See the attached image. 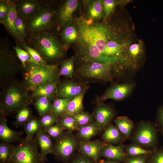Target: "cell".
<instances>
[{
  "mask_svg": "<svg viewBox=\"0 0 163 163\" xmlns=\"http://www.w3.org/2000/svg\"><path fill=\"white\" fill-rule=\"evenodd\" d=\"M78 36L75 62L79 66L97 62L110 65L113 71L124 67L127 53L133 42V29L126 22L109 18L91 23L83 16L76 18Z\"/></svg>",
  "mask_w": 163,
  "mask_h": 163,
  "instance_id": "6da1fadb",
  "label": "cell"
},
{
  "mask_svg": "<svg viewBox=\"0 0 163 163\" xmlns=\"http://www.w3.org/2000/svg\"><path fill=\"white\" fill-rule=\"evenodd\" d=\"M58 31L56 27L28 35L26 44L36 50L47 64H57L67 50Z\"/></svg>",
  "mask_w": 163,
  "mask_h": 163,
  "instance_id": "7a4b0ae2",
  "label": "cell"
},
{
  "mask_svg": "<svg viewBox=\"0 0 163 163\" xmlns=\"http://www.w3.org/2000/svg\"><path fill=\"white\" fill-rule=\"evenodd\" d=\"M29 90L24 83L13 82L2 93L0 113L5 116L12 115L32 102Z\"/></svg>",
  "mask_w": 163,
  "mask_h": 163,
  "instance_id": "3957f363",
  "label": "cell"
},
{
  "mask_svg": "<svg viewBox=\"0 0 163 163\" xmlns=\"http://www.w3.org/2000/svg\"><path fill=\"white\" fill-rule=\"evenodd\" d=\"M27 70L24 75V84L29 91L37 87L53 82L58 78L59 69L58 64H49L26 63Z\"/></svg>",
  "mask_w": 163,
  "mask_h": 163,
  "instance_id": "277c9868",
  "label": "cell"
},
{
  "mask_svg": "<svg viewBox=\"0 0 163 163\" xmlns=\"http://www.w3.org/2000/svg\"><path fill=\"white\" fill-rule=\"evenodd\" d=\"M56 7L53 1L41 0L40 7L34 16L27 20L29 34H34L56 27Z\"/></svg>",
  "mask_w": 163,
  "mask_h": 163,
  "instance_id": "5b68a950",
  "label": "cell"
},
{
  "mask_svg": "<svg viewBox=\"0 0 163 163\" xmlns=\"http://www.w3.org/2000/svg\"><path fill=\"white\" fill-rule=\"evenodd\" d=\"M159 133L155 123L140 120L135 126L129 139L132 143L153 151L158 147Z\"/></svg>",
  "mask_w": 163,
  "mask_h": 163,
  "instance_id": "8992f818",
  "label": "cell"
},
{
  "mask_svg": "<svg viewBox=\"0 0 163 163\" xmlns=\"http://www.w3.org/2000/svg\"><path fill=\"white\" fill-rule=\"evenodd\" d=\"M39 151V146L34 137L31 139H22L14 145V152L9 163H46Z\"/></svg>",
  "mask_w": 163,
  "mask_h": 163,
  "instance_id": "52a82bcc",
  "label": "cell"
},
{
  "mask_svg": "<svg viewBox=\"0 0 163 163\" xmlns=\"http://www.w3.org/2000/svg\"><path fill=\"white\" fill-rule=\"evenodd\" d=\"M79 142L72 132L65 131L60 137L54 141L52 154L58 161L67 163L79 147Z\"/></svg>",
  "mask_w": 163,
  "mask_h": 163,
  "instance_id": "ba28073f",
  "label": "cell"
},
{
  "mask_svg": "<svg viewBox=\"0 0 163 163\" xmlns=\"http://www.w3.org/2000/svg\"><path fill=\"white\" fill-rule=\"evenodd\" d=\"M10 42L7 37L1 38L0 42V72L1 79L16 73L23 68L13 52L10 48Z\"/></svg>",
  "mask_w": 163,
  "mask_h": 163,
  "instance_id": "9c48e42d",
  "label": "cell"
},
{
  "mask_svg": "<svg viewBox=\"0 0 163 163\" xmlns=\"http://www.w3.org/2000/svg\"><path fill=\"white\" fill-rule=\"evenodd\" d=\"M77 72L81 77L95 79L107 82H112L113 69L108 64L94 62L79 66Z\"/></svg>",
  "mask_w": 163,
  "mask_h": 163,
  "instance_id": "30bf717a",
  "label": "cell"
},
{
  "mask_svg": "<svg viewBox=\"0 0 163 163\" xmlns=\"http://www.w3.org/2000/svg\"><path fill=\"white\" fill-rule=\"evenodd\" d=\"M78 0H66L59 6L56 14V27L58 31L74 22L73 14L78 8Z\"/></svg>",
  "mask_w": 163,
  "mask_h": 163,
  "instance_id": "8fae6325",
  "label": "cell"
},
{
  "mask_svg": "<svg viewBox=\"0 0 163 163\" xmlns=\"http://www.w3.org/2000/svg\"><path fill=\"white\" fill-rule=\"evenodd\" d=\"M134 84L129 82L121 84H115L109 87L97 99L98 103H102L108 99L121 101L127 97L132 92Z\"/></svg>",
  "mask_w": 163,
  "mask_h": 163,
  "instance_id": "7c38bea8",
  "label": "cell"
},
{
  "mask_svg": "<svg viewBox=\"0 0 163 163\" xmlns=\"http://www.w3.org/2000/svg\"><path fill=\"white\" fill-rule=\"evenodd\" d=\"M88 88L86 83L65 80L59 83L56 97L71 100Z\"/></svg>",
  "mask_w": 163,
  "mask_h": 163,
  "instance_id": "4fadbf2b",
  "label": "cell"
},
{
  "mask_svg": "<svg viewBox=\"0 0 163 163\" xmlns=\"http://www.w3.org/2000/svg\"><path fill=\"white\" fill-rule=\"evenodd\" d=\"M116 114L113 106L102 103H98L92 114L94 121L101 131H104L111 124Z\"/></svg>",
  "mask_w": 163,
  "mask_h": 163,
  "instance_id": "5bb4252c",
  "label": "cell"
},
{
  "mask_svg": "<svg viewBox=\"0 0 163 163\" xmlns=\"http://www.w3.org/2000/svg\"><path fill=\"white\" fill-rule=\"evenodd\" d=\"M143 43L140 40L133 42L129 47L124 63V67L135 69L142 61L144 55Z\"/></svg>",
  "mask_w": 163,
  "mask_h": 163,
  "instance_id": "9a60e30c",
  "label": "cell"
},
{
  "mask_svg": "<svg viewBox=\"0 0 163 163\" xmlns=\"http://www.w3.org/2000/svg\"><path fill=\"white\" fill-rule=\"evenodd\" d=\"M85 6V16L88 21L96 23L103 20L105 14L101 0L82 1Z\"/></svg>",
  "mask_w": 163,
  "mask_h": 163,
  "instance_id": "2e32d148",
  "label": "cell"
},
{
  "mask_svg": "<svg viewBox=\"0 0 163 163\" xmlns=\"http://www.w3.org/2000/svg\"><path fill=\"white\" fill-rule=\"evenodd\" d=\"M107 143L99 139L92 141L80 142V153L90 158L95 163H98L101 151Z\"/></svg>",
  "mask_w": 163,
  "mask_h": 163,
  "instance_id": "e0dca14e",
  "label": "cell"
},
{
  "mask_svg": "<svg viewBox=\"0 0 163 163\" xmlns=\"http://www.w3.org/2000/svg\"><path fill=\"white\" fill-rule=\"evenodd\" d=\"M18 14L26 20L32 18L40 9L41 0H14Z\"/></svg>",
  "mask_w": 163,
  "mask_h": 163,
  "instance_id": "ac0fdd59",
  "label": "cell"
},
{
  "mask_svg": "<svg viewBox=\"0 0 163 163\" xmlns=\"http://www.w3.org/2000/svg\"><path fill=\"white\" fill-rule=\"evenodd\" d=\"M124 146L123 143L116 145L107 143L101 149L100 157L124 163L128 157L124 152Z\"/></svg>",
  "mask_w": 163,
  "mask_h": 163,
  "instance_id": "d6986e66",
  "label": "cell"
},
{
  "mask_svg": "<svg viewBox=\"0 0 163 163\" xmlns=\"http://www.w3.org/2000/svg\"><path fill=\"white\" fill-rule=\"evenodd\" d=\"M10 9L8 14L5 21L2 23L8 33L15 40L16 44L24 43L20 37L17 32L15 25V21L18 13L17 12L14 0H8Z\"/></svg>",
  "mask_w": 163,
  "mask_h": 163,
  "instance_id": "ffe728a7",
  "label": "cell"
},
{
  "mask_svg": "<svg viewBox=\"0 0 163 163\" xmlns=\"http://www.w3.org/2000/svg\"><path fill=\"white\" fill-rule=\"evenodd\" d=\"M5 116L0 114V140L1 142L11 143L19 142L23 138L21 136L23 131H16L10 129L8 126Z\"/></svg>",
  "mask_w": 163,
  "mask_h": 163,
  "instance_id": "44dd1931",
  "label": "cell"
},
{
  "mask_svg": "<svg viewBox=\"0 0 163 163\" xmlns=\"http://www.w3.org/2000/svg\"><path fill=\"white\" fill-rule=\"evenodd\" d=\"M35 138L40 149V153L46 161L48 154L53 153L54 142L53 140L46 133L45 129L42 128L35 136Z\"/></svg>",
  "mask_w": 163,
  "mask_h": 163,
  "instance_id": "7402d4cb",
  "label": "cell"
},
{
  "mask_svg": "<svg viewBox=\"0 0 163 163\" xmlns=\"http://www.w3.org/2000/svg\"><path fill=\"white\" fill-rule=\"evenodd\" d=\"M59 82V78L55 81L40 85L32 91L31 98H36L40 96H45L51 101L56 97L58 85Z\"/></svg>",
  "mask_w": 163,
  "mask_h": 163,
  "instance_id": "603a6c76",
  "label": "cell"
},
{
  "mask_svg": "<svg viewBox=\"0 0 163 163\" xmlns=\"http://www.w3.org/2000/svg\"><path fill=\"white\" fill-rule=\"evenodd\" d=\"M61 39L67 50L78 38V28L75 21L62 28L60 34Z\"/></svg>",
  "mask_w": 163,
  "mask_h": 163,
  "instance_id": "cb8c5ba5",
  "label": "cell"
},
{
  "mask_svg": "<svg viewBox=\"0 0 163 163\" xmlns=\"http://www.w3.org/2000/svg\"><path fill=\"white\" fill-rule=\"evenodd\" d=\"M101 139L105 142L113 144L123 143L126 139L117 127L112 123L103 131Z\"/></svg>",
  "mask_w": 163,
  "mask_h": 163,
  "instance_id": "d4e9b609",
  "label": "cell"
},
{
  "mask_svg": "<svg viewBox=\"0 0 163 163\" xmlns=\"http://www.w3.org/2000/svg\"><path fill=\"white\" fill-rule=\"evenodd\" d=\"M88 88L85 89L80 94L71 99L66 110L60 116L73 117L83 111V97L85 92Z\"/></svg>",
  "mask_w": 163,
  "mask_h": 163,
  "instance_id": "484cf974",
  "label": "cell"
},
{
  "mask_svg": "<svg viewBox=\"0 0 163 163\" xmlns=\"http://www.w3.org/2000/svg\"><path fill=\"white\" fill-rule=\"evenodd\" d=\"M116 126L126 139H129L136 125L128 117L119 116L114 120Z\"/></svg>",
  "mask_w": 163,
  "mask_h": 163,
  "instance_id": "4316f807",
  "label": "cell"
},
{
  "mask_svg": "<svg viewBox=\"0 0 163 163\" xmlns=\"http://www.w3.org/2000/svg\"><path fill=\"white\" fill-rule=\"evenodd\" d=\"M99 131H101L100 129L94 121L80 127L78 130L77 136L80 141H88L95 136Z\"/></svg>",
  "mask_w": 163,
  "mask_h": 163,
  "instance_id": "83f0119b",
  "label": "cell"
},
{
  "mask_svg": "<svg viewBox=\"0 0 163 163\" xmlns=\"http://www.w3.org/2000/svg\"><path fill=\"white\" fill-rule=\"evenodd\" d=\"M24 130L26 135L25 138L31 139L42 128L39 118L33 116L24 125Z\"/></svg>",
  "mask_w": 163,
  "mask_h": 163,
  "instance_id": "f1b7e54d",
  "label": "cell"
},
{
  "mask_svg": "<svg viewBox=\"0 0 163 163\" xmlns=\"http://www.w3.org/2000/svg\"><path fill=\"white\" fill-rule=\"evenodd\" d=\"M34 105L40 117L46 113H52V103L46 97H36Z\"/></svg>",
  "mask_w": 163,
  "mask_h": 163,
  "instance_id": "f546056e",
  "label": "cell"
},
{
  "mask_svg": "<svg viewBox=\"0 0 163 163\" xmlns=\"http://www.w3.org/2000/svg\"><path fill=\"white\" fill-rule=\"evenodd\" d=\"M75 56H72L62 61L60 63L59 77L61 75L66 76L72 79L74 74Z\"/></svg>",
  "mask_w": 163,
  "mask_h": 163,
  "instance_id": "4dcf8cb0",
  "label": "cell"
},
{
  "mask_svg": "<svg viewBox=\"0 0 163 163\" xmlns=\"http://www.w3.org/2000/svg\"><path fill=\"white\" fill-rule=\"evenodd\" d=\"M14 152V145L11 143H0V163H9Z\"/></svg>",
  "mask_w": 163,
  "mask_h": 163,
  "instance_id": "1f68e13d",
  "label": "cell"
},
{
  "mask_svg": "<svg viewBox=\"0 0 163 163\" xmlns=\"http://www.w3.org/2000/svg\"><path fill=\"white\" fill-rule=\"evenodd\" d=\"M17 32L20 38L25 43L28 34V27L27 20L18 14L15 21Z\"/></svg>",
  "mask_w": 163,
  "mask_h": 163,
  "instance_id": "d6a6232c",
  "label": "cell"
},
{
  "mask_svg": "<svg viewBox=\"0 0 163 163\" xmlns=\"http://www.w3.org/2000/svg\"><path fill=\"white\" fill-rule=\"evenodd\" d=\"M13 48L15 51L18 59L21 61L24 71H26L27 69L26 63H39L35 60L28 52L20 48L17 44L13 46Z\"/></svg>",
  "mask_w": 163,
  "mask_h": 163,
  "instance_id": "836d02e7",
  "label": "cell"
},
{
  "mask_svg": "<svg viewBox=\"0 0 163 163\" xmlns=\"http://www.w3.org/2000/svg\"><path fill=\"white\" fill-rule=\"evenodd\" d=\"M71 100L56 97L53 100L52 113L59 117L66 110Z\"/></svg>",
  "mask_w": 163,
  "mask_h": 163,
  "instance_id": "e575fe53",
  "label": "cell"
},
{
  "mask_svg": "<svg viewBox=\"0 0 163 163\" xmlns=\"http://www.w3.org/2000/svg\"><path fill=\"white\" fill-rule=\"evenodd\" d=\"M33 116L32 112L29 106L24 107L16 113L13 125L16 127L23 125Z\"/></svg>",
  "mask_w": 163,
  "mask_h": 163,
  "instance_id": "d590c367",
  "label": "cell"
},
{
  "mask_svg": "<svg viewBox=\"0 0 163 163\" xmlns=\"http://www.w3.org/2000/svg\"><path fill=\"white\" fill-rule=\"evenodd\" d=\"M124 151L128 156H135L144 155H149L152 151L133 143L125 145Z\"/></svg>",
  "mask_w": 163,
  "mask_h": 163,
  "instance_id": "8d00e7d4",
  "label": "cell"
},
{
  "mask_svg": "<svg viewBox=\"0 0 163 163\" xmlns=\"http://www.w3.org/2000/svg\"><path fill=\"white\" fill-rule=\"evenodd\" d=\"M58 123L67 131L72 132L78 130L79 128L76 123L73 117L62 116L59 117Z\"/></svg>",
  "mask_w": 163,
  "mask_h": 163,
  "instance_id": "74e56055",
  "label": "cell"
},
{
  "mask_svg": "<svg viewBox=\"0 0 163 163\" xmlns=\"http://www.w3.org/2000/svg\"><path fill=\"white\" fill-rule=\"evenodd\" d=\"M79 128L93 122L92 114L83 111L73 116Z\"/></svg>",
  "mask_w": 163,
  "mask_h": 163,
  "instance_id": "f35d334b",
  "label": "cell"
},
{
  "mask_svg": "<svg viewBox=\"0 0 163 163\" xmlns=\"http://www.w3.org/2000/svg\"><path fill=\"white\" fill-rule=\"evenodd\" d=\"M59 118V117L55 115L52 113H50L40 117L39 119L42 128L46 129L57 123Z\"/></svg>",
  "mask_w": 163,
  "mask_h": 163,
  "instance_id": "ab89813d",
  "label": "cell"
},
{
  "mask_svg": "<svg viewBox=\"0 0 163 163\" xmlns=\"http://www.w3.org/2000/svg\"><path fill=\"white\" fill-rule=\"evenodd\" d=\"M48 136L54 141L60 137L65 131L58 123L45 129Z\"/></svg>",
  "mask_w": 163,
  "mask_h": 163,
  "instance_id": "60d3db41",
  "label": "cell"
},
{
  "mask_svg": "<svg viewBox=\"0 0 163 163\" xmlns=\"http://www.w3.org/2000/svg\"><path fill=\"white\" fill-rule=\"evenodd\" d=\"M105 16L104 19L110 17L113 13L120 1L116 0H101Z\"/></svg>",
  "mask_w": 163,
  "mask_h": 163,
  "instance_id": "b9f144b4",
  "label": "cell"
},
{
  "mask_svg": "<svg viewBox=\"0 0 163 163\" xmlns=\"http://www.w3.org/2000/svg\"><path fill=\"white\" fill-rule=\"evenodd\" d=\"M17 44L21 48L28 52L31 56L39 63L47 64L42 58L39 53L35 49L24 43H20Z\"/></svg>",
  "mask_w": 163,
  "mask_h": 163,
  "instance_id": "7bdbcfd3",
  "label": "cell"
},
{
  "mask_svg": "<svg viewBox=\"0 0 163 163\" xmlns=\"http://www.w3.org/2000/svg\"><path fill=\"white\" fill-rule=\"evenodd\" d=\"M148 163H163V145L153 150L149 155Z\"/></svg>",
  "mask_w": 163,
  "mask_h": 163,
  "instance_id": "ee69618b",
  "label": "cell"
},
{
  "mask_svg": "<svg viewBox=\"0 0 163 163\" xmlns=\"http://www.w3.org/2000/svg\"><path fill=\"white\" fill-rule=\"evenodd\" d=\"M10 5L8 0L0 1V22L2 24L6 19L9 12Z\"/></svg>",
  "mask_w": 163,
  "mask_h": 163,
  "instance_id": "f6af8a7d",
  "label": "cell"
},
{
  "mask_svg": "<svg viewBox=\"0 0 163 163\" xmlns=\"http://www.w3.org/2000/svg\"><path fill=\"white\" fill-rule=\"evenodd\" d=\"M149 155L128 156L124 163H148Z\"/></svg>",
  "mask_w": 163,
  "mask_h": 163,
  "instance_id": "bcb514c9",
  "label": "cell"
},
{
  "mask_svg": "<svg viewBox=\"0 0 163 163\" xmlns=\"http://www.w3.org/2000/svg\"><path fill=\"white\" fill-rule=\"evenodd\" d=\"M67 163H95L90 158L80 153L74 155Z\"/></svg>",
  "mask_w": 163,
  "mask_h": 163,
  "instance_id": "7dc6e473",
  "label": "cell"
},
{
  "mask_svg": "<svg viewBox=\"0 0 163 163\" xmlns=\"http://www.w3.org/2000/svg\"><path fill=\"white\" fill-rule=\"evenodd\" d=\"M155 123L159 133L163 136V105L158 110Z\"/></svg>",
  "mask_w": 163,
  "mask_h": 163,
  "instance_id": "c3c4849f",
  "label": "cell"
},
{
  "mask_svg": "<svg viewBox=\"0 0 163 163\" xmlns=\"http://www.w3.org/2000/svg\"><path fill=\"white\" fill-rule=\"evenodd\" d=\"M100 163H122L117 161L108 160L106 159L105 160L103 161H102Z\"/></svg>",
  "mask_w": 163,
  "mask_h": 163,
  "instance_id": "681fc988",
  "label": "cell"
}]
</instances>
